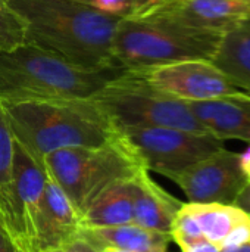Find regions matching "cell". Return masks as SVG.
<instances>
[{"label":"cell","mask_w":250,"mask_h":252,"mask_svg":"<svg viewBox=\"0 0 250 252\" xmlns=\"http://www.w3.org/2000/svg\"><path fill=\"white\" fill-rule=\"evenodd\" d=\"M240 162H242V167H243L246 176L249 177L250 180V146L245 152L240 154Z\"/></svg>","instance_id":"d4e9b609"},{"label":"cell","mask_w":250,"mask_h":252,"mask_svg":"<svg viewBox=\"0 0 250 252\" xmlns=\"http://www.w3.org/2000/svg\"><path fill=\"white\" fill-rule=\"evenodd\" d=\"M63 252H97L90 244L83 241L81 238H75L71 242H68L63 248Z\"/></svg>","instance_id":"7402d4cb"},{"label":"cell","mask_w":250,"mask_h":252,"mask_svg":"<svg viewBox=\"0 0 250 252\" xmlns=\"http://www.w3.org/2000/svg\"><path fill=\"white\" fill-rule=\"evenodd\" d=\"M134 72L158 92L184 102L250 100V93L237 87L211 61L189 59Z\"/></svg>","instance_id":"9c48e42d"},{"label":"cell","mask_w":250,"mask_h":252,"mask_svg":"<svg viewBox=\"0 0 250 252\" xmlns=\"http://www.w3.org/2000/svg\"><path fill=\"white\" fill-rule=\"evenodd\" d=\"M119 133L146 170L165 177L225 148L224 142L212 134L178 128H122Z\"/></svg>","instance_id":"ba28073f"},{"label":"cell","mask_w":250,"mask_h":252,"mask_svg":"<svg viewBox=\"0 0 250 252\" xmlns=\"http://www.w3.org/2000/svg\"><path fill=\"white\" fill-rule=\"evenodd\" d=\"M184 208L193 217L203 239L221 250L250 242V214L236 205L187 202Z\"/></svg>","instance_id":"7c38bea8"},{"label":"cell","mask_w":250,"mask_h":252,"mask_svg":"<svg viewBox=\"0 0 250 252\" xmlns=\"http://www.w3.org/2000/svg\"><path fill=\"white\" fill-rule=\"evenodd\" d=\"M124 71L119 66L83 68L52 50L25 43L0 52V100L88 99Z\"/></svg>","instance_id":"3957f363"},{"label":"cell","mask_w":250,"mask_h":252,"mask_svg":"<svg viewBox=\"0 0 250 252\" xmlns=\"http://www.w3.org/2000/svg\"><path fill=\"white\" fill-rule=\"evenodd\" d=\"M97 252H131L125 251V250H121V248H115V247H103L100 250H96Z\"/></svg>","instance_id":"83f0119b"},{"label":"cell","mask_w":250,"mask_h":252,"mask_svg":"<svg viewBox=\"0 0 250 252\" xmlns=\"http://www.w3.org/2000/svg\"><path fill=\"white\" fill-rule=\"evenodd\" d=\"M221 252H250V242L237 245V247H231V248H225L221 250Z\"/></svg>","instance_id":"4316f807"},{"label":"cell","mask_w":250,"mask_h":252,"mask_svg":"<svg viewBox=\"0 0 250 252\" xmlns=\"http://www.w3.org/2000/svg\"><path fill=\"white\" fill-rule=\"evenodd\" d=\"M131 18L224 34L250 19V0H161Z\"/></svg>","instance_id":"8fae6325"},{"label":"cell","mask_w":250,"mask_h":252,"mask_svg":"<svg viewBox=\"0 0 250 252\" xmlns=\"http://www.w3.org/2000/svg\"><path fill=\"white\" fill-rule=\"evenodd\" d=\"M1 103L13 139L40 162L59 149L100 146L121 136L112 120L91 97Z\"/></svg>","instance_id":"7a4b0ae2"},{"label":"cell","mask_w":250,"mask_h":252,"mask_svg":"<svg viewBox=\"0 0 250 252\" xmlns=\"http://www.w3.org/2000/svg\"><path fill=\"white\" fill-rule=\"evenodd\" d=\"M172 180L196 204H227L234 205L239 195L250 183L242 162L240 154L225 148L192 164L190 167L171 173Z\"/></svg>","instance_id":"30bf717a"},{"label":"cell","mask_w":250,"mask_h":252,"mask_svg":"<svg viewBox=\"0 0 250 252\" xmlns=\"http://www.w3.org/2000/svg\"><path fill=\"white\" fill-rule=\"evenodd\" d=\"M221 35L164 21L127 16L116 25L112 59L125 71H143L189 59L211 61Z\"/></svg>","instance_id":"277c9868"},{"label":"cell","mask_w":250,"mask_h":252,"mask_svg":"<svg viewBox=\"0 0 250 252\" xmlns=\"http://www.w3.org/2000/svg\"><path fill=\"white\" fill-rule=\"evenodd\" d=\"M77 238H81L94 250L115 247L131 252H168L172 241L169 233L146 229L134 223L99 229L80 227Z\"/></svg>","instance_id":"2e32d148"},{"label":"cell","mask_w":250,"mask_h":252,"mask_svg":"<svg viewBox=\"0 0 250 252\" xmlns=\"http://www.w3.org/2000/svg\"><path fill=\"white\" fill-rule=\"evenodd\" d=\"M133 219L134 208L130 180H124L108 188L85 208L80 217V227H115L133 223Z\"/></svg>","instance_id":"ac0fdd59"},{"label":"cell","mask_w":250,"mask_h":252,"mask_svg":"<svg viewBox=\"0 0 250 252\" xmlns=\"http://www.w3.org/2000/svg\"><path fill=\"white\" fill-rule=\"evenodd\" d=\"M0 252H21L4 230H0Z\"/></svg>","instance_id":"cb8c5ba5"},{"label":"cell","mask_w":250,"mask_h":252,"mask_svg":"<svg viewBox=\"0 0 250 252\" xmlns=\"http://www.w3.org/2000/svg\"><path fill=\"white\" fill-rule=\"evenodd\" d=\"M75 1L121 18H127L133 15L137 7V0H75Z\"/></svg>","instance_id":"44dd1931"},{"label":"cell","mask_w":250,"mask_h":252,"mask_svg":"<svg viewBox=\"0 0 250 252\" xmlns=\"http://www.w3.org/2000/svg\"><path fill=\"white\" fill-rule=\"evenodd\" d=\"M234 205L250 214V183L243 189V192L239 195V198L236 199Z\"/></svg>","instance_id":"603a6c76"},{"label":"cell","mask_w":250,"mask_h":252,"mask_svg":"<svg viewBox=\"0 0 250 252\" xmlns=\"http://www.w3.org/2000/svg\"><path fill=\"white\" fill-rule=\"evenodd\" d=\"M211 62L237 87L250 93V19L221 35Z\"/></svg>","instance_id":"e0dca14e"},{"label":"cell","mask_w":250,"mask_h":252,"mask_svg":"<svg viewBox=\"0 0 250 252\" xmlns=\"http://www.w3.org/2000/svg\"><path fill=\"white\" fill-rule=\"evenodd\" d=\"M27 27V43L88 69L116 66L112 43L121 16L75 0H7Z\"/></svg>","instance_id":"6da1fadb"},{"label":"cell","mask_w":250,"mask_h":252,"mask_svg":"<svg viewBox=\"0 0 250 252\" xmlns=\"http://www.w3.org/2000/svg\"><path fill=\"white\" fill-rule=\"evenodd\" d=\"M43 165L80 217L102 192L118 182L130 180L144 168L122 136L100 146L55 151L43 158Z\"/></svg>","instance_id":"5b68a950"},{"label":"cell","mask_w":250,"mask_h":252,"mask_svg":"<svg viewBox=\"0 0 250 252\" xmlns=\"http://www.w3.org/2000/svg\"><path fill=\"white\" fill-rule=\"evenodd\" d=\"M80 232V214L63 190L47 176L40 211L37 248L38 252L62 250Z\"/></svg>","instance_id":"4fadbf2b"},{"label":"cell","mask_w":250,"mask_h":252,"mask_svg":"<svg viewBox=\"0 0 250 252\" xmlns=\"http://www.w3.org/2000/svg\"><path fill=\"white\" fill-rule=\"evenodd\" d=\"M44 252H63V250H50V251H44Z\"/></svg>","instance_id":"f1b7e54d"},{"label":"cell","mask_w":250,"mask_h":252,"mask_svg":"<svg viewBox=\"0 0 250 252\" xmlns=\"http://www.w3.org/2000/svg\"><path fill=\"white\" fill-rule=\"evenodd\" d=\"M158 1H161V0H137V7H136L134 13H137V12H140V10L149 7V6L155 4V3H158ZM134 13H133V15H134ZM130 16H131V15H130Z\"/></svg>","instance_id":"484cf974"},{"label":"cell","mask_w":250,"mask_h":252,"mask_svg":"<svg viewBox=\"0 0 250 252\" xmlns=\"http://www.w3.org/2000/svg\"><path fill=\"white\" fill-rule=\"evenodd\" d=\"M130 188L134 208L133 223L146 229L169 233L183 202L159 186L146 168H141L130 179Z\"/></svg>","instance_id":"5bb4252c"},{"label":"cell","mask_w":250,"mask_h":252,"mask_svg":"<svg viewBox=\"0 0 250 252\" xmlns=\"http://www.w3.org/2000/svg\"><path fill=\"white\" fill-rule=\"evenodd\" d=\"M91 99L118 130L165 127L209 134L187 102L158 92L134 71H124Z\"/></svg>","instance_id":"8992f818"},{"label":"cell","mask_w":250,"mask_h":252,"mask_svg":"<svg viewBox=\"0 0 250 252\" xmlns=\"http://www.w3.org/2000/svg\"><path fill=\"white\" fill-rule=\"evenodd\" d=\"M13 134L9 127L4 106L0 100V202L7 195L12 179Z\"/></svg>","instance_id":"ffe728a7"},{"label":"cell","mask_w":250,"mask_h":252,"mask_svg":"<svg viewBox=\"0 0 250 252\" xmlns=\"http://www.w3.org/2000/svg\"><path fill=\"white\" fill-rule=\"evenodd\" d=\"M46 182L43 162L13 139L12 179L0 211L1 227L21 252H38L37 230Z\"/></svg>","instance_id":"52a82bcc"},{"label":"cell","mask_w":250,"mask_h":252,"mask_svg":"<svg viewBox=\"0 0 250 252\" xmlns=\"http://www.w3.org/2000/svg\"><path fill=\"white\" fill-rule=\"evenodd\" d=\"M0 226H1V211H0ZM4 230V229H3Z\"/></svg>","instance_id":"f546056e"},{"label":"cell","mask_w":250,"mask_h":252,"mask_svg":"<svg viewBox=\"0 0 250 252\" xmlns=\"http://www.w3.org/2000/svg\"><path fill=\"white\" fill-rule=\"evenodd\" d=\"M27 43V27L7 0H0V52H10Z\"/></svg>","instance_id":"d6986e66"},{"label":"cell","mask_w":250,"mask_h":252,"mask_svg":"<svg viewBox=\"0 0 250 252\" xmlns=\"http://www.w3.org/2000/svg\"><path fill=\"white\" fill-rule=\"evenodd\" d=\"M0 230H3V227H1V226H0Z\"/></svg>","instance_id":"4dcf8cb0"},{"label":"cell","mask_w":250,"mask_h":252,"mask_svg":"<svg viewBox=\"0 0 250 252\" xmlns=\"http://www.w3.org/2000/svg\"><path fill=\"white\" fill-rule=\"evenodd\" d=\"M187 105L209 134L222 142L234 139L250 143V100L218 99Z\"/></svg>","instance_id":"9a60e30c"}]
</instances>
